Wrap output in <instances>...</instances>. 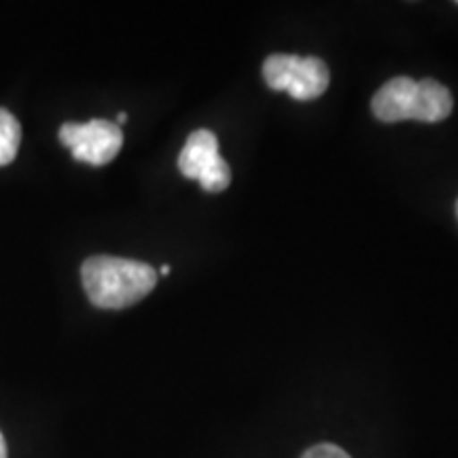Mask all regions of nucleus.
<instances>
[{"label": "nucleus", "mask_w": 458, "mask_h": 458, "mask_svg": "<svg viewBox=\"0 0 458 458\" xmlns=\"http://www.w3.org/2000/svg\"><path fill=\"white\" fill-rule=\"evenodd\" d=\"M81 280L96 308L122 310L142 301L156 289L157 272L145 261L96 255L83 261Z\"/></svg>", "instance_id": "1"}, {"label": "nucleus", "mask_w": 458, "mask_h": 458, "mask_svg": "<svg viewBox=\"0 0 458 458\" xmlns=\"http://www.w3.org/2000/svg\"><path fill=\"white\" fill-rule=\"evenodd\" d=\"M454 98L450 89L435 79L414 81L410 77H394L386 81L371 98V113L385 123L411 122L439 123L450 117Z\"/></svg>", "instance_id": "2"}, {"label": "nucleus", "mask_w": 458, "mask_h": 458, "mask_svg": "<svg viewBox=\"0 0 458 458\" xmlns=\"http://www.w3.org/2000/svg\"><path fill=\"white\" fill-rule=\"evenodd\" d=\"M263 79L274 91H286L293 100H317L329 88V68L320 57L274 54L263 62Z\"/></svg>", "instance_id": "3"}, {"label": "nucleus", "mask_w": 458, "mask_h": 458, "mask_svg": "<svg viewBox=\"0 0 458 458\" xmlns=\"http://www.w3.org/2000/svg\"><path fill=\"white\" fill-rule=\"evenodd\" d=\"M179 170L185 179L198 181L204 191L221 193L232 182V170L219 153L215 131L196 130L179 156Z\"/></svg>", "instance_id": "4"}, {"label": "nucleus", "mask_w": 458, "mask_h": 458, "mask_svg": "<svg viewBox=\"0 0 458 458\" xmlns=\"http://www.w3.org/2000/svg\"><path fill=\"white\" fill-rule=\"evenodd\" d=\"M57 136L77 162L89 165H106L117 157L123 147L122 128L108 119H91L88 123H64Z\"/></svg>", "instance_id": "5"}, {"label": "nucleus", "mask_w": 458, "mask_h": 458, "mask_svg": "<svg viewBox=\"0 0 458 458\" xmlns=\"http://www.w3.org/2000/svg\"><path fill=\"white\" fill-rule=\"evenodd\" d=\"M21 142V125L7 108H0V165H9L17 157Z\"/></svg>", "instance_id": "6"}, {"label": "nucleus", "mask_w": 458, "mask_h": 458, "mask_svg": "<svg viewBox=\"0 0 458 458\" xmlns=\"http://www.w3.org/2000/svg\"><path fill=\"white\" fill-rule=\"evenodd\" d=\"M301 458H352L335 444H317L310 450L303 452Z\"/></svg>", "instance_id": "7"}, {"label": "nucleus", "mask_w": 458, "mask_h": 458, "mask_svg": "<svg viewBox=\"0 0 458 458\" xmlns=\"http://www.w3.org/2000/svg\"><path fill=\"white\" fill-rule=\"evenodd\" d=\"M0 458H9V452H7V442H4L3 433H0Z\"/></svg>", "instance_id": "8"}, {"label": "nucleus", "mask_w": 458, "mask_h": 458, "mask_svg": "<svg viewBox=\"0 0 458 458\" xmlns=\"http://www.w3.org/2000/svg\"><path fill=\"white\" fill-rule=\"evenodd\" d=\"M125 122H128V113H119L117 114V125H122Z\"/></svg>", "instance_id": "9"}, {"label": "nucleus", "mask_w": 458, "mask_h": 458, "mask_svg": "<svg viewBox=\"0 0 458 458\" xmlns=\"http://www.w3.org/2000/svg\"><path fill=\"white\" fill-rule=\"evenodd\" d=\"M159 274H162V276H168V274H170V266H162V267H159Z\"/></svg>", "instance_id": "10"}, {"label": "nucleus", "mask_w": 458, "mask_h": 458, "mask_svg": "<svg viewBox=\"0 0 458 458\" xmlns=\"http://www.w3.org/2000/svg\"><path fill=\"white\" fill-rule=\"evenodd\" d=\"M456 216H458V202H456Z\"/></svg>", "instance_id": "11"}]
</instances>
